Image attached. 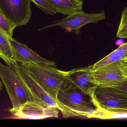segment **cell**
I'll use <instances>...</instances> for the list:
<instances>
[{
    "label": "cell",
    "instance_id": "4fadbf2b",
    "mask_svg": "<svg viewBox=\"0 0 127 127\" xmlns=\"http://www.w3.org/2000/svg\"><path fill=\"white\" fill-rule=\"evenodd\" d=\"M127 53V42L120 45L109 55L94 65L90 66L92 71L122 60Z\"/></svg>",
    "mask_w": 127,
    "mask_h": 127
},
{
    "label": "cell",
    "instance_id": "5b68a950",
    "mask_svg": "<svg viewBox=\"0 0 127 127\" xmlns=\"http://www.w3.org/2000/svg\"><path fill=\"white\" fill-rule=\"evenodd\" d=\"M105 18L106 15L104 11L98 13H88L81 10L70 14L62 19L53 22L51 24L45 26L39 31L58 26L63 28L67 31L78 35L83 26L90 23H98Z\"/></svg>",
    "mask_w": 127,
    "mask_h": 127
},
{
    "label": "cell",
    "instance_id": "277c9868",
    "mask_svg": "<svg viewBox=\"0 0 127 127\" xmlns=\"http://www.w3.org/2000/svg\"><path fill=\"white\" fill-rule=\"evenodd\" d=\"M91 99L95 110H127V93L113 87L97 86Z\"/></svg>",
    "mask_w": 127,
    "mask_h": 127
},
{
    "label": "cell",
    "instance_id": "8fae6325",
    "mask_svg": "<svg viewBox=\"0 0 127 127\" xmlns=\"http://www.w3.org/2000/svg\"><path fill=\"white\" fill-rule=\"evenodd\" d=\"M9 42L17 62H33L47 64L56 66V63L41 57L26 45L20 43L12 38H9Z\"/></svg>",
    "mask_w": 127,
    "mask_h": 127
},
{
    "label": "cell",
    "instance_id": "d6986e66",
    "mask_svg": "<svg viewBox=\"0 0 127 127\" xmlns=\"http://www.w3.org/2000/svg\"><path fill=\"white\" fill-rule=\"evenodd\" d=\"M106 86H109V87L116 88L118 89L122 90V91L127 93V81H125V82L112 84V85Z\"/></svg>",
    "mask_w": 127,
    "mask_h": 127
},
{
    "label": "cell",
    "instance_id": "5bb4252c",
    "mask_svg": "<svg viewBox=\"0 0 127 127\" xmlns=\"http://www.w3.org/2000/svg\"><path fill=\"white\" fill-rule=\"evenodd\" d=\"M9 37L0 29V58L10 66L18 63L9 40Z\"/></svg>",
    "mask_w": 127,
    "mask_h": 127
},
{
    "label": "cell",
    "instance_id": "7a4b0ae2",
    "mask_svg": "<svg viewBox=\"0 0 127 127\" xmlns=\"http://www.w3.org/2000/svg\"><path fill=\"white\" fill-rule=\"evenodd\" d=\"M21 66L30 72L57 102V94L63 86L67 72L56 66L35 63H24Z\"/></svg>",
    "mask_w": 127,
    "mask_h": 127
},
{
    "label": "cell",
    "instance_id": "52a82bcc",
    "mask_svg": "<svg viewBox=\"0 0 127 127\" xmlns=\"http://www.w3.org/2000/svg\"><path fill=\"white\" fill-rule=\"evenodd\" d=\"M63 85L79 89L91 98L97 86L90 66L67 72Z\"/></svg>",
    "mask_w": 127,
    "mask_h": 127
},
{
    "label": "cell",
    "instance_id": "ac0fdd59",
    "mask_svg": "<svg viewBox=\"0 0 127 127\" xmlns=\"http://www.w3.org/2000/svg\"><path fill=\"white\" fill-rule=\"evenodd\" d=\"M36 6L41 10L45 14L54 15L57 13L53 7L47 0H31Z\"/></svg>",
    "mask_w": 127,
    "mask_h": 127
},
{
    "label": "cell",
    "instance_id": "9c48e42d",
    "mask_svg": "<svg viewBox=\"0 0 127 127\" xmlns=\"http://www.w3.org/2000/svg\"><path fill=\"white\" fill-rule=\"evenodd\" d=\"M9 112L14 116L22 119H41L58 118L59 110L56 107L45 106L35 102L30 101Z\"/></svg>",
    "mask_w": 127,
    "mask_h": 127
},
{
    "label": "cell",
    "instance_id": "ffe728a7",
    "mask_svg": "<svg viewBox=\"0 0 127 127\" xmlns=\"http://www.w3.org/2000/svg\"><path fill=\"white\" fill-rule=\"evenodd\" d=\"M122 71L123 72L124 76L127 78V62H122Z\"/></svg>",
    "mask_w": 127,
    "mask_h": 127
},
{
    "label": "cell",
    "instance_id": "7402d4cb",
    "mask_svg": "<svg viewBox=\"0 0 127 127\" xmlns=\"http://www.w3.org/2000/svg\"><path fill=\"white\" fill-rule=\"evenodd\" d=\"M122 61H124V62H127V53L126 56L124 57L122 60Z\"/></svg>",
    "mask_w": 127,
    "mask_h": 127
},
{
    "label": "cell",
    "instance_id": "7c38bea8",
    "mask_svg": "<svg viewBox=\"0 0 127 127\" xmlns=\"http://www.w3.org/2000/svg\"><path fill=\"white\" fill-rule=\"evenodd\" d=\"M56 10L57 13L65 15L81 11L83 0H47Z\"/></svg>",
    "mask_w": 127,
    "mask_h": 127
},
{
    "label": "cell",
    "instance_id": "3957f363",
    "mask_svg": "<svg viewBox=\"0 0 127 127\" xmlns=\"http://www.w3.org/2000/svg\"><path fill=\"white\" fill-rule=\"evenodd\" d=\"M0 78L3 81L13 108H16L30 101L35 102L32 95L13 66L0 62Z\"/></svg>",
    "mask_w": 127,
    "mask_h": 127
},
{
    "label": "cell",
    "instance_id": "2e32d148",
    "mask_svg": "<svg viewBox=\"0 0 127 127\" xmlns=\"http://www.w3.org/2000/svg\"><path fill=\"white\" fill-rule=\"evenodd\" d=\"M15 25L7 19L0 11V29L10 38H12Z\"/></svg>",
    "mask_w": 127,
    "mask_h": 127
},
{
    "label": "cell",
    "instance_id": "e0dca14e",
    "mask_svg": "<svg viewBox=\"0 0 127 127\" xmlns=\"http://www.w3.org/2000/svg\"><path fill=\"white\" fill-rule=\"evenodd\" d=\"M116 36L118 38L127 39V6L122 11Z\"/></svg>",
    "mask_w": 127,
    "mask_h": 127
},
{
    "label": "cell",
    "instance_id": "6da1fadb",
    "mask_svg": "<svg viewBox=\"0 0 127 127\" xmlns=\"http://www.w3.org/2000/svg\"><path fill=\"white\" fill-rule=\"evenodd\" d=\"M57 108L65 118L85 117L89 118L95 110L91 97L79 89L63 86L57 99Z\"/></svg>",
    "mask_w": 127,
    "mask_h": 127
},
{
    "label": "cell",
    "instance_id": "30bf717a",
    "mask_svg": "<svg viewBox=\"0 0 127 127\" xmlns=\"http://www.w3.org/2000/svg\"><path fill=\"white\" fill-rule=\"evenodd\" d=\"M122 62L120 60L93 71L97 85L106 86L127 81L122 71Z\"/></svg>",
    "mask_w": 127,
    "mask_h": 127
},
{
    "label": "cell",
    "instance_id": "8992f818",
    "mask_svg": "<svg viewBox=\"0 0 127 127\" xmlns=\"http://www.w3.org/2000/svg\"><path fill=\"white\" fill-rule=\"evenodd\" d=\"M31 0H0V11L16 27L27 24L31 18Z\"/></svg>",
    "mask_w": 127,
    "mask_h": 127
},
{
    "label": "cell",
    "instance_id": "9a60e30c",
    "mask_svg": "<svg viewBox=\"0 0 127 127\" xmlns=\"http://www.w3.org/2000/svg\"><path fill=\"white\" fill-rule=\"evenodd\" d=\"M99 117L100 119L127 118V110L118 111L102 110L99 113Z\"/></svg>",
    "mask_w": 127,
    "mask_h": 127
},
{
    "label": "cell",
    "instance_id": "44dd1931",
    "mask_svg": "<svg viewBox=\"0 0 127 127\" xmlns=\"http://www.w3.org/2000/svg\"><path fill=\"white\" fill-rule=\"evenodd\" d=\"M3 85L4 84L3 83V81H2V80L1 81L0 80V92L2 90V87H3Z\"/></svg>",
    "mask_w": 127,
    "mask_h": 127
},
{
    "label": "cell",
    "instance_id": "ba28073f",
    "mask_svg": "<svg viewBox=\"0 0 127 127\" xmlns=\"http://www.w3.org/2000/svg\"><path fill=\"white\" fill-rule=\"evenodd\" d=\"M13 66L32 95L35 102L45 106L57 107V102L30 72L18 63Z\"/></svg>",
    "mask_w": 127,
    "mask_h": 127
}]
</instances>
